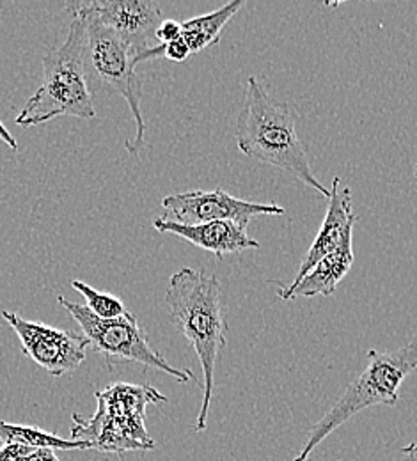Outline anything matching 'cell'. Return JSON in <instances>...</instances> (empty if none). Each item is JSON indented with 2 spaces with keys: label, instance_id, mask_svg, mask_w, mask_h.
Wrapping results in <instances>:
<instances>
[{
  "label": "cell",
  "instance_id": "1",
  "mask_svg": "<svg viewBox=\"0 0 417 461\" xmlns=\"http://www.w3.org/2000/svg\"><path fill=\"white\" fill-rule=\"evenodd\" d=\"M171 321L192 345L203 367V404L194 429H206L215 391V366L226 346L228 321L222 309V291L217 276L194 268H181L166 291Z\"/></svg>",
  "mask_w": 417,
  "mask_h": 461
},
{
  "label": "cell",
  "instance_id": "2",
  "mask_svg": "<svg viewBox=\"0 0 417 461\" xmlns=\"http://www.w3.org/2000/svg\"><path fill=\"white\" fill-rule=\"evenodd\" d=\"M235 139L245 157L292 174L302 185L329 199L331 190L311 169L290 105L274 100L254 77H249L245 86V104L237 119Z\"/></svg>",
  "mask_w": 417,
  "mask_h": 461
},
{
  "label": "cell",
  "instance_id": "3",
  "mask_svg": "<svg viewBox=\"0 0 417 461\" xmlns=\"http://www.w3.org/2000/svg\"><path fill=\"white\" fill-rule=\"evenodd\" d=\"M96 411L86 419L71 417V440L91 444V449L124 456L131 451H153L155 440L146 429V406L168 403V398L153 385L118 382L95 393Z\"/></svg>",
  "mask_w": 417,
  "mask_h": 461
},
{
  "label": "cell",
  "instance_id": "4",
  "mask_svg": "<svg viewBox=\"0 0 417 461\" xmlns=\"http://www.w3.org/2000/svg\"><path fill=\"white\" fill-rule=\"evenodd\" d=\"M86 25L71 18L69 32L59 49L43 58L45 78L16 117V124L32 128L60 115L93 119L96 115L93 93L84 64Z\"/></svg>",
  "mask_w": 417,
  "mask_h": 461
},
{
  "label": "cell",
  "instance_id": "5",
  "mask_svg": "<svg viewBox=\"0 0 417 461\" xmlns=\"http://www.w3.org/2000/svg\"><path fill=\"white\" fill-rule=\"evenodd\" d=\"M416 369L417 341L393 351L369 349L366 369L347 387L336 404L311 428L307 440L294 461H311L316 447L358 411L376 404L394 406L398 403V389Z\"/></svg>",
  "mask_w": 417,
  "mask_h": 461
},
{
  "label": "cell",
  "instance_id": "6",
  "mask_svg": "<svg viewBox=\"0 0 417 461\" xmlns=\"http://www.w3.org/2000/svg\"><path fill=\"white\" fill-rule=\"evenodd\" d=\"M86 25L84 64L91 93L121 95L135 119L137 133L126 142L128 153L139 155L144 146L146 121L141 109V80L137 77V56L120 36L87 14H75Z\"/></svg>",
  "mask_w": 417,
  "mask_h": 461
},
{
  "label": "cell",
  "instance_id": "7",
  "mask_svg": "<svg viewBox=\"0 0 417 461\" xmlns=\"http://www.w3.org/2000/svg\"><path fill=\"white\" fill-rule=\"evenodd\" d=\"M58 300L69 312V316L80 325L91 348L105 357L109 369L120 362H139L150 369H157L173 376L179 384L197 380L194 373L173 367L160 355V351L151 348L142 327L131 312H126L116 320H100L89 312L86 305L73 303L64 296H59Z\"/></svg>",
  "mask_w": 417,
  "mask_h": 461
},
{
  "label": "cell",
  "instance_id": "8",
  "mask_svg": "<svg viewBox=\"0 0 417 461\" xmlns=\"http://www.w3.org/2000/svg\"><path fill=\"white\" fill-rule=\"evenodd\" d=\"M75 14H87L114 31L135 52L137 62L164 58V45H159L155 32L162 23V9L151 0H86L66 2Z\"/></svg>",
  "mask_w": 417,
  "mask_h": 461
},
{
  "label": "cell",
  "instance_id": "9",
  "mask_svg": "<svg viewBox=\"0 0 417 461\" xmlns=\"http://www.w3.org/2000/svg\"><path fill=\"white\" fill-rule=\"evenodd\" d=\"M2 318L18 336L23 353L52 376L59 378L77 371L87 357V348H91L84 334L31 321L13 311H2Z\"/></svg>",
  "mask_w": 417,
  "mask_h": 461
},
{
  "label": "cell",
  "instance_id": "10",
  "mask_svg": "<svg viewBox=\"0 0 417 461\" xmlns=\"http://www.w3.org/2000/svg\"><path fill=\"white\" fill-rule=\"evenodd\" d=\"M162 208L173 217L171 221L185 226L230 221L247 228L249 221L254 217L286 215V210L283 206L268 203H250L230 195L224 188L173 194L162 199Z\"/></svg>",
  "mask_w": 417,
  "mask_h": 461
},
{
  "label": "cell",
  "instance_id": "11",
  "mask_svg": "<svg viewBox=\"0 0 417 461\" xmlns=\"http://www.w3.org/2000/svg\"><path fill=\"white\" fill-rule=\"evenodd\" d=\"M358 222V215L352 210V190L345 186L340 177H334L325 219L313 245L305 252L292 285L298 283L320 259L343 247L349 240H354L352 234Z\"/></svg>",
  "mask_w": 417,
  "mask_h": 461
},
{
  "label": "cell",
  "instance_id": "12",
  "mask_svg": "<svg viewBox=\"0 0 417 461\" xmlns=\"http://www.w3.org/2000/svg\"><path fill=\"white\" fill-rule=\"evenodd\" d=\"M153 228L159 232H171L185 241L212 252L219 259L226 254H240L249 249H259V241L247 234V228L230 221H217L195 226L178 224L168 217L153 221Z\"/></svg>",
  "mask_w": 417,
  "mask_h": 461
},
{
  "label": "cell",
  "instance_id": "13",
  "mask_svg": "<svg viewBox=\"0 0 417 461\" xmlns=\"http://www.w3.org/2000/svg\"><path fill=\"white\" fill-rule=\"evenodd\" d=\"M354 265V240L320 259L298 283L279 286L281 300L331 296Z\"/></svg>",
  "mask_w": 417,
  "mask_h": 461
},
{
  "label": "cell",
  "instance_id": "14",
  "mask_svg": "<svg viewBox=\"0 0 417 461\" xmlns=\"http://www.w3.org/2000/svg\"><path fill=\"white\" fill-rule=\"evenodd\" d=\"M243 5L245 0H231L217 11L181 22V40L188 45L192 54L203 52L204 49L217 45L221 41L222 29Z\"/></svg>",
  "mask_w": 417,
  "mask_h": 461
},
{
  "label": "cell",
  "instance_id": "15",
  "mask_svg": "<svg viewBox=\"0 0 417 461\" xmlns=\"http://www.w3.org/2000/svg\"><path fill=\"white\" fill-rule=\"evenodd\" d=\"M0 440L4 444H20L31 449H52V451H71V449H91V444L82 440H66L54 433L40 429L36 426L11 424L0 419Z\"/></svg>",
  "mask_w": 417,
  "mask_h": 461
},
{
  "label": "cell",
  "instance_id": "16",
  "mask_svg": "<svg viewBox=\"0 0 417 461\" xmlns=\"http://www.w3.org/2000/svg\"><path fill=\"white\" fill-rule=\"evenodd\" d=\"M71 286L86 298L87 311L93 312L100 320H116V318L124 316L126 312H130L124 307V303L121 302L120 296H116V294L91 288L89 285H86L82 281H71Z\"/></svg>",
  "mask_w": 417,
  "mask_h": 461
},
{
  "label": "cell",
  "instance_id": "17",
  "mask_svg": "<svg viewBox=\"0 0 417 461\" xmlns=\"http://www.w3.org/2000/svg\"><path fill=\"white\" fill-rule=\"evenodd\" d=\"M181 38V22L177 20H162L155 32V40L159 45H169Z\"/></svg>",
  "mask_w": 417,
  "mask_h": 461
},
{
  "label": "cell",
  "instance_id": "18",
  "mask_svg": "<svg viewBox=\"0 0 417 461\" xmlns=\"http://www.w3.org/2000/svg\"><path fill=\"white\" fill-rule=\"evenodd\" d=\"M34 451L20 444H4L0 447V461H27Z\"/></svg>",
  "mask_w": 417,
  "mask_h": 461
},
{
  "label": "cell",
  "instance_id": "19",
  "mask_svg": "<svg viewBox=\"0 0 417 461\" xmlns=\"http://www.w3.org/2000/svg\"><path fill=\"white\" fill-rule=\"evenodd\" d=\"M192 56L188 45L179 38L177 41L164 45V58L173 60V62H183Z\"/></svg>",
  "mask_w": 417,
  "mask_h": 461
},
{
  "label": "cell",
  "instance_id": "20",
  "mask_svg": "<svg viewBox=\"0 0 417 461\" xmlns=\"http://www.w3.org/2000/svg\"><path fill=\"white\" fill-rule=\"evenodd\" d=\"M27 461H60L52 449H36Z\"/></svg>",
  "mask_w": 417,
  "mask_h": 461
},
{
  "label": "cell",
  "instance_id": "21",
  "mask_svg": "<svg viewBox=\"0 0 417 461\" xmlns=\"http://www.w3.org/2000/svg\"><path fill=\"white\" fill-rule=\"evenodd\" d=\"M0 139L5 142V146L13 151H18V142L14 139V135H11V131L5 128V124L0 121Z\"/></svg>",
  "mask_w": 417,
  "mask_h": 461
},
{
  "label": "cell",
  "instance_id": "22",
  "mask_svg": "<svg viewBox=\"0 0 417 461\" xmlns=\"http://www.w3.org/2000/svg\"><path fill=\"white\" fill-rule=\"evenodd\" d=\"M402 455H407L409 458L417 461V444H411V446L403 447V449H402Z\"/></svg>",
  "mask_w": 417,
  "mask_h": 461
},
{
  "label": "cell",
  "instance_id": "23",
  "mask_svg": "<svg viewBox=\"0 0 417 461\" xmlns=\"http://www.w3.org/2000/svg\"><path fill=\"white\" fill-rule=\"evenodd\" d=\"M414 176H416V179H417V164H416V167H414Z\"/></svg>",
  "mask_w": 417,
  "mask_h": 461
}]
</instances>
